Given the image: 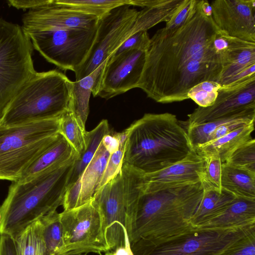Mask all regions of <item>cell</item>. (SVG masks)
<instances>
[{
  "label": "cell",
  "mask_w": 255,
  "mask_h": 255,
  "mask_svg": "<svg viewBox=\"0 0 255 255\" xmlns=\"http://www.w3.org/2000/svg\"><path fill=\"white\" fill-rule=\"evenodd\" d=\"M126 138L127 132L126 130H124L121 132L119 147L110 154L109 157L97 190L105 185L120 172L123 164Z\"/></svg>",
  "instance_id": "cell-36"
},
{
  "label": "cell",
  "mask_w": 255,
  "mask_h": 255,
  "mask_svg": "<svg viewBox=\"0 0 255 255\" xmlns=\"http://www.w3.org/2000/svg\"><path fill=\"white\" fill-rule=\"evenodd\" d=\"M60 117L15 125L0 124V180L17 181L59 139Z\"/></svg>",
  "instance_id": "cell-6"
},
{
  "label": "cell",
  "mask_w": 255,
  "mask_h": 255,
  "mask_svg": "<svg viewBox=\"0 0 255 255\" xmlns=\"http://www.w3.org/2000/svg\"><path fill=\"white\" fill-rule=\"evenodd\" d=\"M63 246L60 255L70 253L110 251L101 213L91 200L89 202L60 213Z\"/></svg>",
  "instance_id": "cell-10"
},
{
  "label": "cell",
  "mask_w": 255,
  "mask_h": 255,
  "mask_svg": "<svg viewBox=\"0 0 255 255\" xmlns=\"http://www.w3.org/2000/svg\"><path fill=\"white\" fill-rule=\"evenodd\" d=\"M33 49L21 26L0 18V122L20 89L36 72Z\"/></svg>",
  "instance_id": "cell-7"
},
{
  "label": "cell",
  "mask_w": 255,
  "mask_h": 255,
  "mask_svg": "<svg viewBox=\"0 0 255 255\" xmlns=\"http://www.w3.org/2000/svg\"><path fill=\"white\" fill-rule=\"evenodd\" d=\"M76 154L65 163L19 183L12 182L0 206V235L14 237L28 225L62 205Z\"/></svg>",
  "instance_id": "cell-4"
},
{
  "label": "cell",
  "mask_w": 255,
  "mask_h": 255,
  "mask_svg": "<svg viewBox=\"0 0 255 255\" xmlns=\"http://www.w3.org/2000/svg\"><path fill=\"white\" fill-rule=\"evenodd\" d=\"M255 225L229 229H198L170 239L133 255H220Z\"/></svg>",
  "instance_id": "cell-11"
},
{
  "label": "cell",
  "mask_w": 255,
  "mask_h": 255,
  "mask_svg": "<svg viewBox=\"0 0 255 255\" xmlns=\"http://www.w3.org/2000/svg\"><path fill=\"white\" fill-rule=\"evenodd\" d=\"M145 49H132L107 59L92 94L108 100L137 88L145 61Z\"/></svg>",
  "instance_id": "cell-13"
},
{
  "label": "cell",
  "mask_w": 255,
  "mask_h": 255,
  "mask_svg": "<svg viewBox=\"0 0 255 255\" xmlns=\"http://www.w3.org/2000/svg\"><path fill=\"white\" fill-rule=\"evenodd\" d=\"M255 113V108L243 111L238 114L198 125L184 127L194 148L196 146L209 141L211 135L219 127L247 115Z\"/></svg>",
  "instance_id": "cell-31"
},
{
  "label": "cell",
  "mask_w": 255,
  "mask_h": 255,
  "mask_svg": "<svg viewBox=\"0 0 255 255\" xmlns=\"http://www.w3.org/2000/svg\"><path fill=\"white\" fill-rule=\"evenodd\" d=\"M46 1V0H8V5L17 9L31 10L36 8Z\"/></svg>",
  "instance_id": "cell-41"
},
{
  "label": "cell",
  "mask_w": 255,
  "mask_h": 255,
  "mask_svg": "<svg viewBox=\"0 0 255 255\" xmlns=\"http://www.w3.org/2000/svg\"><path fill=\"white\" fill-rule=\"evenodd\" d=\"M96 16L76 11L57 0H46L41 6L29 10L22 15L23 29L42 30L90 29L98 25Z\"/></svg>",
  "instance_id": "cell-15"
},
{
  "label": "cell",
  "mask_w": 255,
  "mask_h": 255,
  "mask_svg": "<svg viewBox=\"0 0 255 255\" xmlns=\"http://www.w3.org/2000/svg\"><path fill=\"white\" fill-rule=\"evenodd\" d=\"M47 255H60L63 246V229L60 213L54 211L40 219Z\"/></svg>",
  "instance_id": "cell-29"
},
{
  "label": "cell",
  "mask_w": 255,
  "mask_h": 255,
  "mask_svg": "<svg viewBox=\"0 0 255 255\" xmlns=\"http://www.w3.org/2000/svg\"><path fill=\"white\" fill-rule=\"evenodd\" d=\"M97 29L98 25L90 29L22 30L33 48L48 62L62 70L75 72L87 56Z\"/></svg>",
  "instance_id": "cell-9"
},
{
  "label": "cell",
  "mask_w": 255,
  "mask_h": 255,
  "mask_svg": "<svg viewBox=\"0 0 255 255\" xmlns=\"http://www.w3.org/2000/svg\"><path fill=\"white\" fill-rule=\"evenodd\" d=\"M72 9L101 18L116 7L131 5L132 0H57Z\"/></svg>",
  "instance_id": "cell-32"
},
{
  "label": "cell",
  "mask_w": 255,
  "mask_h": 255,
  "mask_svg": "<svg viewBox=\"0 0 255 255\" xmlns=\"http://www.w3.org/2000/svg\"><path fill=\"white\" fill-rule=\"evenodd\" d=\"M220 255H255V230L246 235Z\"/></svg>",
  "instance_id": "cell-38"
},
{
  "label": "cell",
  "mask_w": 255,
  "mask_h": 255,
  "mask_svg": "<svg viewBox=\"0 0 255 255\" xmlns=\"http://www.w3.org/2000/svg\"><path fill=\"white\" fill-rule=\"evenodd\" d=\"M255 225V200L235 198L221 215L197 228L229 229Z\"/></svg>",
  "instance_id": "cell-20"
},
{
  "label": "cell",
  "mask_w": 255,
  "mask_h": 255,
  "mask_svg": "<svg viewBox=\"0 0 255 255\" xmlns=\"http://www.w3.org/2000/svg\"><path fill=\"white\" fill-rule=\"evenodd\" d=\"M110 133L111 131L107 120H103L94 129L86 131V147L75 161L69 177L68 188L79 178L92 159L104 137Z\"/></svg>",
  "instance_id": "cell-27"
},
{
  "label": "cell",
  "mask_w": 255,
  "mask_h": 255,
  "mask_svg": "<svg viewBox=\"0 0 255 255\" xmlns=\"http://www.w3.org/2000/svg\"><path fill=\"white\" fill-rule=\"evenodd\" d=\"M221 85L214 81H204L192 88L188 93V99L195 102L199 107H207L215 101Z\"/></svg>",
  "instance_id": "cell-35"
},
{
  "label": "cell",
  "mask_w": 255,
  "mask_h": 255,
  "mask_svg": "<svg viewBox=\"0 0 255 255\" xmlns=\"http://www.w3.org/2000/svg\"><path fill=\"white\" fill-rule=\"evenodd\" d=\"M114 255H133L130 247H121L113 251Z\"/></svg>",
  "instance_id": "cell-42"
},
{
  "label": "cell",
  "mask_w": 255,
  "mask_h": 255,
  "mask_svg": "<svg viewBox=\"0 0 255 255\" xmlns=\"http://www.w3.org/2000/svg\"><path fill=\"white\" fill-rule=\"evenodd\" d=\"M125 130L123 164L145 173L167 167L194 149L185 128L171 113L145 114Z\"/></svg>",
  "instance_id": "cell-3"
},
{
  "label": "cell",
  "mask_w": 255,
  "mask_h": 255,
  "mask_svg": "<svg viewBox=\"0 0 255 255\" xmlns=\"http://www.w3.org/2000/svg\"><path fill=\"white\" fill-rule=\"evenodd\" d=\"M220 31L199 0L195 13L183 25L160 28L150 38L137 88L166 104L188 99L189 91L201 82L218 83L223 65L213 41Z\"/></svg>",
  "instance_id": "cell-1"
},
{
  "label": "cell",
  "mask_w": 255,
  "mask_h": 255,
  "mask_svg": "<svg viewBox=\"0 0 255 255\" xmlns=\"http://www.w3.org/2000/svg\"><path fill=\"white\" fill-rule=\"evenodd\" d=\"M141 194L125 182L121 172L98 189L92 200L103 219L110 251L130 247L132 223Z\"/></svg>",
  "instance_id": "cell-8"
},
{
  "label": "cell",
  "mask_w": 255,
  "mask_h": 255,
  "mask_svg": "<svg viewBox=\"0 0 255 255\" xmlns=\"http://www.w3.org/2000/svg\"><path fill=\"white\" fill-rule=\"evenodd\" d=\"M87 253H67L65 254H64L63 255H87Z\"/></svg>",
  "instance_id": "cell-43"
},
{
  "label": "cell",
  "mask_w": 255,
  "mask_h": 255,
  "mask_svg": "<svg viewBox=\"0 0 255 255\" xmlns=\"http://www.w3.org/2000/svg\"><path fill=\"white\" fill-rule=\"evenodd\" d=\"M105 255H114L113 252H108L106 253Z\"/></svg>",
  "instance_id": "cell-44"
},
{
  "label": "cell",
  "mask_w": 255,
  "mask_h": 255,
  "mask_svg": "<svg viewBox=\"0 0 255 255\" xmlns=\"http://www.w3.org/2000/svg\"><path fill=\"white\" fill-rule=\"evenodd\" d=\"M0 255H17L14 239L12 236L0 235Z\"/></svg>",
  "instance_id": "cell-40"
},
{
  "label": "cell",
  "mask_w": 255,
  "mask_h": 255,
  "mask_svg": "<svg viewBox=\"0 0 255 255\" xmlns=\"http://www.w3.org/2000/svg\"><path fill=\"white\" fill-rule=\"evenodd\" d=\"M204 190L199 181L143 194L132 223L129 238L132 252L155 246L196 229L191 220Z\"/></svg>",
  "instance_id": "cell-2"
},
{
  "label": "cell",
  "mask_w": 255,
  "mask_h": 255,
  "mask_svg": "<svg viewBox=\"0 0 255 255\" xmlns=\"http://www.w3.org/2000/svg\"><path fill=\"white\" fill-rule=\"evenodd\" d=\"M13 238L17 255H47L40 219L28 225Z\"/></svg>",
  "instance_id": "cell-28"
},
{
  "label": "cell",
  "mask_w": 255,
  "mask_h": 255,
  "mask_svg": "<svg viewBox=\"0 0 255 255\" xmlns=\"http://www.w3.org/2000/svg\"><path fill=\"white\" fill-rule=\"evenodd\" d=\"M210 4L213 19L221 31L255 43V0H215Z\"/></svg>",
  "instance_id": "cell-16"
},
{
  "label": "cell",
  "mask_w": 255,
  "mask_h": 255,
  "mask_svg": "<svg viewBox=\"0 0 255 255\" xmlns=\"http://www.w3.org/2000/svg\"><path fill=\"white\" fill-rule=\"evenodd\" d=\"M255 173V140L251 138L236 148L225 162Z\"/></svg>",
  "instance_id": "cell-34"
},
{
  "label": "cell",
  "mask_w": 255,
  "mask_h": 255,
  "mask_svg": "<svg viewBox=\"0 0 255 255\" xmlns=\"http://www.w3.org/2000/svg\"><path fill=\"white\" fill-rule=\"evenodd\" d=\"M222 58L223 71L218 82L221 87L247 69L255 65V43L241 40Z\"/></svg>",
  "instance_id": "cell-21"
},
{
  "label": "cell",
  "mask_w": 255,
  "mask_h": 255,
  "mask_svg": "<svg viewBox=\"0 0 255 255\" xmlns=\"http://www.w3.org/2000/svg\"><path fill=\"white\" fill-rule=\"evenodd\" d=\"M184 0H133L131 5L144 7L138 11L132 34L148 29L161 22H167Z\"/></svg>",
  "instance_id": "cell-19"
},
{
  "label": "cell",
  "mask_w": 255,
  "mask_h": 255,
  "mask_svg": "<svg viewBox=\"0 0 255 255\" xmlns=\"http://www.w3.org/2000/svg\"><path fill=\"white\" fill-rule=\"evenodd\" d=\"M1 220V215L0 213V223Z\"/></svg>",
  "instance_id": "cell-45"
},
{
  "label": "cell",
  "mask_w": 255,
  "mask_h": 255,
  "mask_svg": "<svg viewBox=\"0 0 255 255\" xmlns=\"http://www.w3.org/2000/svg\"><path fill=\"white\" fill-rule=\"evenodd\" d=\"M149 42L150 38L147 31L137 32L123 42L111 57L117 56L124 52L132 49L146 50Z\"/></svg>",
  "instance_id": "cell-39"
},
{
  "label": "cell",
  "mask_w": 255,
  "mask_h": 255,
  "mask_svg": "<svg viewBox=\"0 0 255 255\" xmlns=\"http://www.w3.org/2000/svg\"><path fill=\"white\" fill-rule=\"evenodd\" d=\"M203 158L193 150L183 159L161 170L145 173L144 193H152L200 181Z\"/></svg>",
  "instance_id": "cell-17"
},
{
  "label": "cell",
  "mask_w": 255,
  "mask_h": 255,
  "mask_svg": "<svg viewBox=\"0 0 255 255\" xmlns=\"http://www.w3.org/2000/svg\"><path fill=\"white\" fill-rule=\"evenodd\" d=\"M124 5L99 19L96 36L85 60L74 72L76 81L87 76L110 58L132 35L138 11Z\"/></svg>",
  "instance_id": "cell-12"
},
{
  "label": "cell",
  "mask_w": 255,
  "mask_h": 255,
  "mask_svg": "<svg viewBox=\"0 0 255 255\" xmlns=\"http://www.w3.org/2000/svg\"><path fill=\"white\" fill-rule=\"evenodd\" d=\"M58 131L79 156L85 150L87 131L81 127L74 114L69 109L60 117Z\"/></svg>",
  "instance_id": "cell-30"
},
{
  "label": "cell",
  "mask_w": 255,
  "mask_h": 255,
  "mask_svg": "<svg viewBox=\"0 0 255 255\" xmlns=\"http://www.w3.org/2000/svg\"><path fill=\"white\" fill-rule=\"evenodd\" d=\"M255 108V75L236 83L220 87L217 98L210 106L198 107L188 115L184 127L225 118Z\"/></svg>",
  "instance_id": "cell-14"
},
{
  "label": "cell",
  "mask_w": 255,
  "mask_h": 255,
  "mask_svg": "<svg viewBox=\"0 0 255 255\" xmlns=\"http://www.w3.org/2000/svg\"><path fill=\"white\" fill-rule=\"evenodd\" d=\"M199 155L204 159L203 171L200 176V181L203 187L221 193L222 162L219 154L211 153Z\"/></svg>",
  "instance_id": "cell-33"
},
{
  "label": "cell",
  "mask_w": 255,
  "mask_h": 255,
  "mask_svg": "<svg viewBox=\"0 0 255 255\" xmlns=\"http://www.w3.org/2000/svg\"><path fill=\"white\" fill-rule=\"evenodd\" d=\"M254 125L253 122L241 126L217 139L198 145L194 149L199 155L217 153L222 162H225L236 148L252 138Z\"/></svg>",
  "instance_id": "cell-23"
},
{
  "label": "cell",
  "mask_w": 255,
  "mask_h": 255,
  "mask_svg": "<svg viewBox=\"0 0 255 255\" xmlns=\"http://www.w3.org/2000/svg\"><path fill=\"white\" fill-rule=\"evenodd\" d=\"M111 154L101 142L79 178L67 189L62 204L64 210L78 207L92 200L99 185Z\"/></svg>",
  "instance_id": "cell-18"
},
{
  "label": "cell",
  "mask_w": 255,
  "mask_h": 255,
  "mask_svg": "<svg viewBox=\"0 0 255 255\" xmlns=\"http://www.w3.org/2000/svg\"><path fill=\"white\" fill-rule=\"evenodd\" d=\"M73 83L56 69L36 72L13 98L0 124L15 125L60 117L69 108Z\"/></svg>",
  "instance_id": "cell-5"
},
{
  "label": "cell",
  "mask_w": 255,
  "mask_h": 255,
  "mask_svg": "<svg viewBox=\"0 0 255 255\" xmlns=\"http://www.w3.org/2000/svg\"><path fill=\"white\" fill-rule=\"evenodd\" d=\"M204 194L191 220L193 226L198 228L223 213L235 197L222 190L219 193L204 188Z\"/></svg>",
  "instance_id": "cell-26"
},
{
  "label": "cell",
  "mask_w": 255,
  "mask_h": 255,
  "mask_svg": "<svg viewBox=\"0 0 255 255\" xmlns=\"http://www.w3.org/2000/svg\"><path fill=\"white\" fill-rule=\"evenodd\" d=\"M221 187L235 198L255 200V173L223 162Z\"/></svg>",
  "instance_id": "cell-24"
},
{
  "label": "cell",
  "mask_w": 255,
  "mask_h": 255,
  "mask_svg": "<svg viewBox=\"0 0 255 255\" xmlns=\"http://www.w3.org/2000/svg\"><path fill=\"white\" fill-rule=\"evenodd\" d=\"M199 0H184V2L169 21L165 27L174 29L183 25L195 13Z\"/></svg>",
  "instance_id": "cell-37"
},
{
  "label": "cell",
  "mask_w": 255,
  "mask_h": 255,
  "mask_svg": "<svg viewBox=\"0 0 255 255\" xmlns=\"http://www.w3.org/2000/svg\"><path fill=\"white\" fill-rule=\"evenodd\" d=\"M107 60L92 73L73 83L68 109L74 114L81 127L85 129L89 113L90 95Z\"/></svg>",
  "instance_id": "cell-25"
},
{
  "label": "cell",
  "mask_w": 255,
  "mask_h": 255,
  "mask_svg": "<svg viewBox=\"0 0 255 255\" xmlns=\"http://www.w3.org/2000/svg\"><path fill=\"white\" fill-rule=\"evenodd\" d=\"M76 154L77 153L61 135L26 169L20 179L15 182H27L38 174L65 163Z\"/></svg>",
  "instance_id": "cell-22"
}]
</instances>
